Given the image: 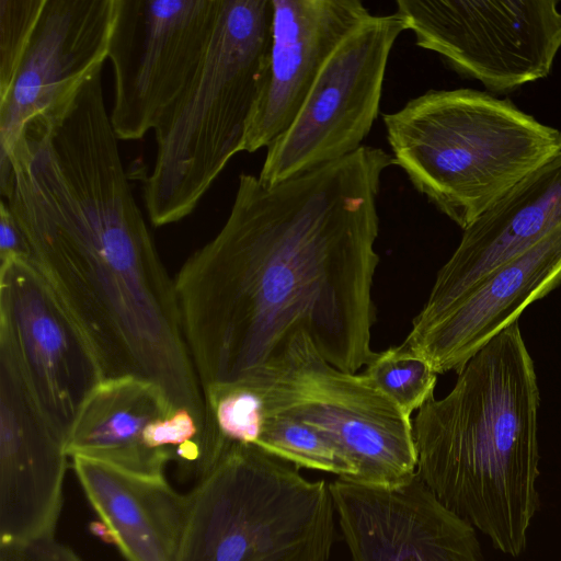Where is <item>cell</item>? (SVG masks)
<instances>
[{
  "instance_id": "6da1fadb",
  "label": "cell",
  "mask_w": 561,
  "mask_h": 561,
  "mask_svg": "<svg viewBox=\"0 0 561 561\" xmlns=\"http://www.w3.org/2000/svg\"><path fill=\"white\" fill-rule=\"evenodd\" d=\"M391 165L364 145L274 185L239 175L224 226L174 278L202 389L263 366L296 330L343 371L368 364L377 198Z\"/></svg>"
},
{
  "instance_id": "7a4b0ae2",
  "label": "cell",
  "mask_w": 561,
  "mask_h": 561,
  "mask_svg": "<svg viewBox=\"0 0 561 561\" xmlns=\"http://www.w3.org/2000/svg\"><path fill=\"white\" fill-rule=\"evenodd\" d=\"M2 198L104 379L152 381L204 425L175 283L137 205L111 122L75 117L30 138L12 159Z\"/></svg>"
},
{
  "instance_id": "3957f363",
  "label": "cell",
  "mask_w": 561,
  "mask_h": 561,
  "mask_svg": "<svg viewBox=\"0 0 561 561\" xmlns=\"http://www.w3.org/2000/svg\"><path fill=\"white\" fill-rule=\"evenodd\" d=\"M457 375L451 390L431 397L412 422L417 474L494 549L518 558L540 507V397L518 321Z\"/></svg>"
},
{
  "instance_id": "277c9868",
  "label": "cell",
  "mask_w": 561,
  "mask_h": 561,
  "mask_svg": "<svg viewBox=\"0 0 561 561\" xmlns=\"http://www.w3.org/2000/svg\"><path fill=\"white\" fill-rule=\"evenodd\" d=\"M382 119L396 165L462 230L561 151L560 129L473 89H431Z\"/></svg>"
},
{
  "instance_id": "5b68a950",
  "label": "cell",
  "mask_w": 561,
  "mask_h": 561,
  "mask_svg": "<svg viewBox=\"0 0 561 561\" xmlns=\"http://www.w3.org/2000/svg\"><path fill=\"white\" fill-rule=\"evenodd\" d=\"M272 0H221L207 53L154 128L156 156L142 196L156 227L192 214L229 161L243 151L264 83Z\"/></svg>"
},
{
  "instance_id": "8992f818",
  "label": "cell",
  "mask_w": 561,
  "mask_h": 561,
  "mask_svg": "<svg viewBox=\"0 0 561 561\" xmlns=\"http://www.w3.org/2000/svg\"><path fill=\"white\" fill-rule=\"evenodd\" d=\"M330 484L252 444H232L187 493L176 561H328Z\"/></svg>"
},
{
  "instance_id": "52a82bcc",
  "label": "cell",
  "mask_w": 561,
  "mask_h": 561,
  "mask_svg": "<svg viewBox=\"0 0 561 561\" xmlns=\"http://www.w3.org/2000/svg\"><path fill=\"white\" fill-rule=\"evenodd\" d=\"M240 380L255 394L261 419L289 416L330 438L356 467L354 481L393 486L417 473L411 417L366 375L330 364L306 331H293Z\"/></svg>"
},
{
  "instance_id": "ba28073f",
  "label": "cell",
  "mask_w": 561,
  "mask_h": 561,
  "mask_svg": "<svg viewBox=\"0 0 561 561\" xmlns=\"http://www.w3.org/2000/svg\"><path fill=\"white\" fill-rule=\"evenodd\" d=\"M554 0H398L396 13L416 46L457 75L508 93L546 78L561 48Z\"/></svg>"
},
{
  "instance_id": "9c48e42d",
  "label": "cell",
  "mask_w": 561,
  "mask_h": 561,
  "mask_svg": "<svg viewBox=\"0 0 561 561\" xmlns=\"http://www.w3.org/2000/svg\"><path fill=\"white\" fill-rule=\"evenodd\" d=\"M396 13L370 14L328 58L290 126L267 147L257 175L274 185L346 157L379 114L391 49L402 32Z\"/></svg>"
},
{
  "instance_id": "30bf717a",
  "label": "cell",
  "mask_w": 561,
  "mask_h": 561,
  "mask_svg": "<svg viewBox=\"0 0 561 561\" xmlns=\"http://www.w3.org/2000/svg\"><path fill=\"white\" fill-rule=\"evenodd\" d=\"M221 0H117L108 57L118 140L154 130L197 72Z\"/></svg>"
},
{
  "instance_id": "8fae6325",
  "label": "cell",
  "mask_w": 561,
  "mask_h": 561,
  "mask_svg": "<svg viewBox=\"0 0 561 561\" xmlns=\"http://www.w3.org/2000/svg\"><path fill=\"white\" fill-rule=\"evenodd\" d=\"M0 336L12 346L42 410L67 439L104 375L87 336L32 262L0 265Z\"/></svg>"
},
{
  "instance_id": "7c38bea8",
  "label": "cell",
  "mask_w": 561,
  "mask_h": 561,
  "mask_svg": "<svg viewBox=\"0 0 561 561\" xmlns=\"http://www.w3.org/2000/svg\"><path fill=\"white\" fill-rule=\"evenodd\" d=\"M204 426L178 409L157 383L133 376L104 379L83 404L67 438L69 457L84 456L124 470L180 476L203 462Z\"/></svg>"
},
{
  "instance_id": "4fadbf2b",
  "label": "cell",
  "mask_w": 561,
  "mask_h": 561,
  "mask_svg": "<svg viewBox=\"0 0 561 561\" xmlns=\"http://www.w3.org/2000/svg\"><path fill=\"white\" fill-rule=\"evenodd\" d=\"M68 458L66 437L0 336V545L55 537Z\"/></svg>"
},
{
  "instance_id": "5bb4252c",
  "label": "cell",
  "mask_w": 561,
  "mask_h": 561,
  "mask_svg": "<svg viewBox=\"0 0 561 561\" xmlns=\"http://www.w3.org/2000/svg\"><path fill=\"white\" fill-rule=\"evenodd\" d=\"M117 0H46L8 92L0 98V159L33 119L66 110L103 69Z\"/></svg>"
},
{
  "instance_id": "9a60e30c",
  "label": "cell",
  "mask_w": 561,
  "mask_h": 561,
  "mask_svg": "<svg viewBox=\"0 0 561 561\" xmlns=\"http://www.w3.org/2000/svg\"><path fill=\"white\" fill-rule=\"evenodd\" d=\"M352 561H484L476 528L416 473L393 486L330 483Z\"/></svg>"
},
{
  "instance_id": "2e32d148",
  "label": "cell",
  "mask_w": 561,
  "mask_h": 561,
  "mask_svg": "<svg viewBox=\"0 0 561 561\" xmlns=\"http://www.w3.org/2000/svg\"><path fill=\"white\" fill-rule=\"evenodd\" d=\"M561 284V225L534 247L500 265L404 340L437 374L459 373L533 302Z\"/></svg>"
},
{
  "instance_id": "e0dca14e",
  "label": "cell",
  "mask_w": 561,
  "mask_h": 561,
  "mask_svg": "<svg viewBox=\"0 0 561 561\" xmlns=\"http://www.w3.org/2000/svg\"><path fill=\"white\" fill-rule=\"evenodd\" d=\"M369 15L359 0H272L268 66L243 151L270 147L290 126L330 55Z\"/></svg>"
},
{
  "instance_id": "ac0fdd59",
  "label": "cell",
  "mask_w": 561,
  "mask_h": 561,
  "mask_svg": "<svg viewBox=\"0 0 561 561\" xmlns=\"http://www.w3.org/2000/svg\"><path fill=\"white\" fill-rule=\"evenodd\" d=\"M561 225V151L528 174L470 226L438 271L412 323L442 313L500 265L522 254Z\"/></svg>"
},
{
  "instance_id": "d6986e66",
  "label": "cell",
  "mask_w": 561,
  "mask_h": 561,
  "mask_svg": "<svg viewBox=\"0 0 561 561\" xmlns=\"http://www.w3.org/2000/svg\"><path fill=\"white\" fill-rule=\"evenodd\" d=\"M78 482L127 561H176L187 515V494L164 476L130 472L73 456Z\"/></svg>"
},
{
  "instance_id": "ffe728a7",
  "label": "cell",
  "mask_w": 561,
  "mask_h": 561,
  "mask_svg": "<svg viewBox=\"0 0 561 561\" xmlns=\"http://www.w3.org/2000/svg\"><path fill=\"white\" fill-rule=\"evenodd\" d=\"M255 446L294 466L327 471L355 480L357 469L324 434L296 419L263 415Z\"/></svg>"
},
{
  "instance_id": "44dd1931",
  "label": "cell",
  "mask_w": 561,
  "mask_h": 561,
  "mask_svg": "<svg viewBox=\"0 0 561 561\" xmlns=\"http://www.w3.org/2000/svg\"><path fill=\"white\" fill-rule=\"evenodd\" d=\"M363 374L408 417L434 396L438 375L403 343L376 353Z\"/></svg>"
},
{
  "instance_id": "7402d4cb",
  "label": "cell",
  "mask_w": 561,
  "mask_h": 561,
  "mask_svg": "<svg viewBox=\"0 0 561 561\" xmlns=\"http://www.w3.org/2000/svg\"><path fill=\"white\" fill-rule=\"evenodd\" d=\"M46 0H0V98L9 90Z\"/></svg>"
},
{
  "instance_id": "603a6c76",
  "label": "cell",
  "mask_w": 561,
  "mask_h": 561,
  "mask_svg": "<svg viewBox=\"0 0 561 561\" xmlns=\"http://www.w3.org/2000/svg\"><path fill=\"white\" fill-rule=\"evenodd\" d=\"M0 561H82L55 537L15 545H0Z\"/></svg>"
},
{
  "instance_id": "cb8c5ba5",
  "label": "cell",
  "mask_w": 561,
  "mask_h": 561,
  "mask_svg": "<svg viewBox=\"0 0 561 561\" xmlns=\"http://www.w3.org/2000/svg\"><path fill=\"white\" fill-rule=\"evenodd\" d=\"M12 261L32 262V252L24 232L7 202L0 199V265Z\"/></svg>"
}]
</instances>
